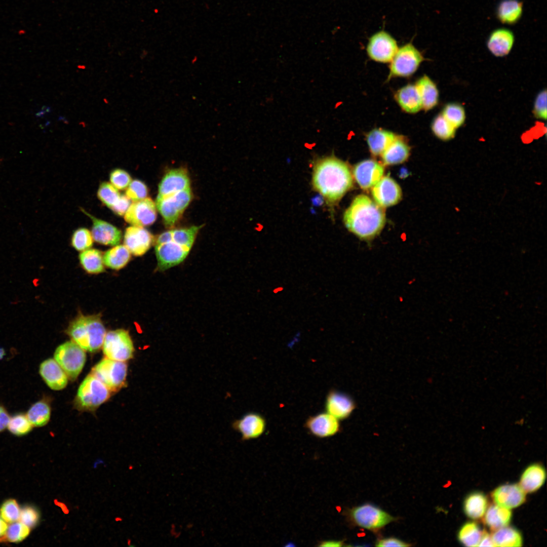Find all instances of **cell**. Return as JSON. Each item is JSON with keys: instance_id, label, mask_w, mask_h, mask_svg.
<instances>
[{"instance_id": "1", "label": "cell", "mask_w": 547, "mask_h": 547, "mask_svg": "<svg viewBox=\"0 0 547 547\" xmlns=\"http://www.w3.org/2000/svg\"><path fill=\"white\" fill-rule=\"evenodd\" d=\"M312 184L315 190L332 205L353 186V177L347 164L333 156L318 159L314 165Z\"/></svg>"}, {"instance_id": "2", "label": "cell", "mask_w": 547, "mask_h": 547, "mask_svg": "<svg viewBox=\"0 0 547 547\" xmlns=\"http://www.w3.org/2000/svg\"><path fill=\"white\" fill-rule=\"evenodd\" d=\"M343 220L349 231L361 240L369 241L383 228L385 215L383 207L368 196L360 194L345 211Z\"/></svg>"}, {"instance_id": "3", "label": "cell", "mask_w": 547, "mask_h": 547, "mask_svg": "<svg viewBox=\"0 0 547 547\" xmlns=\"http://www.w3.org/2000/svg\"><path fill=\"white\" fill-rule=\"evenodd\" d=\"M66 333L85 350L95 352L102 346L106 330L99 316L81 315L69 324Z\"/></svg>"}, {"instance_id": "4", "label": "cell", "mask_w": 547, "mask_h": 547, "mask_svg": "<svg viewBox=\"0 0 547 547\" xmlns=\"http://www.w3.org/2000/svg\"><path fill=\"white\" fill-rule=\"evenodd\" d=\"M346 516L353 525L372 531H377L396 520L387 512L369 503L348 510Z\"/></svg>"}, {"instance_id": "5", "label": "cell", "mask_w": 547, "mask_h": 547, "mask_svg": "<svg viewBox=\"0 0 547 547\" xmlns=\"http://www.w3.org/2000/svg\"><path fill=\"white\" fill-rule=\"evenodd\" d=\"M110 393L107 386L91 373L79 387L75 404L81 410L93 411L109 398Z\"/></svg>"}, {"instance_id": "6", "label": "cell", "mask_w": 547, "mask_h": 547, "mask_svg": "<svg viewBox=\"0 0 547 547\" xmlns=\"http://www.w3.org/2000/svg\"><path fill=\"white\" fill-rule=\"evenodd\" d=\"M54 359L70 380H75L82 371L86 359L85 350L73 341L59 345L54 353Z\"/></svg>"}, {"instance_id": "7", "label": "cell", "mask_w": 547, "mask_h": 547, "mask_svg": "<svg viewBox=\"0 0 547 547\" xmlns=\"http://www.w3.org/2000/svg\"><path fill=\"white\" fill-rule=\"evenodd\" d=\"M424 60L421 52L411 43L399 48L390 62L388 80L394 77H407L413 74Z\"/></svg>"}, {"instance_id": "8", "label": "cell", "mask_w": 547, "mask_h": 547, "mask_svg": "<svg viewBox=\"0 0 547 547\" xmlns=\"http://www.w3.org/2000/svg\"><path fill=\"white\" fill-rule=\"evenodd\" d=\"M191 198L190 187L170 196L157 197L156 207L167 226L174 225L189 205Z\"/></svg>"}, {"instance_id": "9", "label": "cell", "mask_w": 547, "mask_h": 547, "mask_svg": "<svg viewBox=\"0 0 547 547\" xmlns=\"http://www.w3.org/2000/svg\"><path fill=\"white\" fill-rule=\"evenodd\" d=\"M106 358L125 362L133 356L134 348L128 332L124 329L112 330L106 333L102 344Z\"/></svg>"}, {"instance_id": "10", "label": "cell", "mask_w": 547, "mask_h": 547, "mask_svg": "<svg viewBox=\"0 0 547 547\" xmlns=\"http://www.w3.org/2000/svg\"><path fill=\"white\" fill-rule=\"evenodd\" d=\"M127 373V365L125 362L106 358L94 367L92 374L113 392L118 390L125 384Z\"/></svg>"}, {"instance_id": "11", "label": "cell", "mask_w": 547, "mask_h": 547, "mask_svg": "<svg viewBox=\"0 0 547 547\" xmlns=\"http://www.w3.org/2000/svg\"><path fill=\"white\" fill-rule=\"evenodd\" d=\"M399 49L396 39L386 31L379 30L369 38L367 53L373 60L381 63L390 62Z\"/></svg>"}, {"instance_id": "12", "label": "cell", "mask_w": 547, "mask_h": 547, "mask_svg": "<svg viewBox=\"0 0 547 547\" xmlns=\"http://www.w3.org/2000/svg\"><path fill=\"white\" fill-rule=\"evenodd\" d=\"M190 250L173 239L165 243L156 244L155 253L158 269L164 271L180 264L186 258Z\"/></svg>"}, {"instance_id": "13", "label": "cell", "mask_w": 547, "mask_h": 547, "mask_svg": "<svg viewBox=\"0 0 547 547\" xmlns=\"http://www.w3.org/2000/svg\"><path fill=\"white\" fill-rule=\"evenodd\" d=\"M157 218L156 205L148 198L134 202L124 215L125 220L133 226H147Z\"/></svg>"}, {"instance_id": "14", "label": "cell", "mask_w": 547, "mask_h": 547, "mask_svg": "<svg viewBox=\"0 0 547 547\" xmlns=\"http://www.w3.org/2000/svg\"><path fill=\"white\" fill-rule=\"evenodd\" d=\"M372 194L375 202L382 207L395 205L402 198L399 185L388 176H383L372 187Z\"/></svg>"}, {"instance_id": "15", "label": "cell", "mask_w": 547, "mask_h": 547, "mask_svg": "<svg viewBox=\"0 0 547 547\" xmlns=\"http://www.w3.org/2000/svg\"><path fill=\"white\" fill-rule=\"evenodd\" d=\"M304 426L310 434L319 438L332 437L340 429L339 420L327 412L309 417L306 420Z\"/></svg>"}, {"instance_id": "16", "label": "cell", "mask_w": 547, "mask_h": 547, "mask_svg": "<svg viewBox=\"0 0 547 547\" xmlns=\"http://www.w3.org/2000/svg\"><path fill=\"white\" fill-rule=\"evenodd\" d=\"M384 168L377 162L367 160L357 164L353 169V177L363 189L372 188L383 176Z\"/></svg>"}, {"instance_id": "17", "label": "cell", "mask_w": 547, "mask_h": 547, "mask_svg": "<svg viewBox=\"0 0 547 547\" xmlns=\"http://www.w3.org/2000/svg\"><path fill=\"white\" fill-rule=\"evenodd\" d=\"M153 241L151 233L143 227L132 226L125 230V246L135 256L144 254L150 248Z\"/></svg>"}, {"instance_id": "18", "label": "cell", "mask_w": 547, "mask_h": 547, "mask_svg": "<svg viewBox=\"0 0 547 547\" xmlns=\"http://www.w3.org/2000/svg\"><path fill=\"white\" fill-rule=\"evenodd\" d=\"M232 427L241 435L243 440H249L259 438L264 433L266 421L261 414L250 412L234 421Z\"/></svg>"}, {"instance_id": "19", "label": "cell", "mask_w": 547, "mask_h": 547, "mask_svg": "<svg viewBox=\"0 0 547 547\" xmlns=\"http://www.w3.org/2000/svg\"><path fill=\"white\" fill-rule=\"evenodd\" d=\"M355 408L356 405L353 399L345 393L331 390L326 397V412L339 420L348 418Z\"/></svg>"}, {"instance_id": "20", "label": "cell", "mask_w": 547, "mask_h": 547, "mask_svg": "<svg viewBox=\"0 0 547 547\" xmlns=\"http://www.w3.org/2000/svg\"><path fill=\"white\" fill-rule=\"evenodd\" d=\"M82 211L92 220V235L96 242L108 246H116L121 241V231L112 224L92 216L85 210Z\"/></svg>"}, {"instance_id": "21", "label": "cell", "mask_w": 547, "mask_h": 547, "mask_svg": "<svg viewBox=\"0 0 547 547\" xmlns=\"http://www.w3.org/2000/svg\"><path fill=\"white\" fill-rule=\"evenodd\" d=\"M492 497L496 505L507 509L518 507L525 500V491L519 485H503L492 493Z\"/></svg>"}, {"instance_id": "22", "label": "cell", "mask_w": 547, "mask_h": 547, "mask_svg": "<svg viewBox=\"0 0 547 547\" xmlns=\"http://www.w3.org/2000/svg\"><path fill=\"white\" fill-rule=\"evenodd\" d=\"M39 373L46 384L53 390H61L67 384V375L55 359L50 358L42 362Z\"/></svg>"}, {"instance_id": "23", "label": "cell", "mask_w": 547, "mask_h": 547, "mask_svg": "<svg viewBox=\"0 0 547 547\" xmlns=\"http://www.w3.org/2000/svg\"><path fill=\"white\" fill-rule=\"evenodd\" d=\"M190 187L188 174L183 168L169 171L163 177L159 185L158 197L170 196Z\"/></svg>"}, {"instance_id": "24", "label": "cell", "mask_w": 547, "mask_h": 547, "mask_svg": "<svg viewBox=\"0 0 547 547\" xmlns=\"http://www.w3.org/2000/svg\"><path fill=\"white\" fill-rule=\"evenodd\" d=\"M515 40L513 32L506 28L493 30L488 36L487 47L496 57H503L509 54Z\"/></svg>"}, {"instance_id": "25", "label": "cell", "mask_w": 547, "mask_h": 547, "mask_svg": "<svg viewBox=\"0 0 547 547\" xmlns=\"http://www.w3.org/2000/svg\"><path fill=\"white\" fill-rule=\"evenodd\" d=\"M523 12V4L519 0H502L497 5L495 16L503 24L514 25L521 19Z\"/></svg>"}, {"instance_id": "26", "label": "cell", "mask_w": 547, "mask_h": 547, "mask_svg": "<svg viewBox=\"0 0 547 547\" xmlns=\"http://www.w3.org/2000/svg\"><path fill=\"white\" fill-rule=\"evenodd\" d=\"M395 98L406 112L415 113L422 109L420 97L415 85L408 84L403 87L397 91Z\"/></svg>"}, {"instance_id": "27", "label": "cell", "mask_w": 547, "mask_h": 547, "mask_svg": "<svg viewBox=\"0 0 547 547\" xmlns=\"http://www.w3.org/2000/svg\"><path fill=\"white\" fill-rule=\"evenodd\" d=\"M410 148L405 139L397 136L381 155L383 164L392 165L406 161L410 154Z\"/></svg>"}, {"instance_id": "28", "label": "cell", "mask_w": 547, "mask_h": 547, "mask_svg": "<svg viewBox=\"0 0 547 547\" xmlns=\"http://www.w3.org/2000/svg\"><path fill=\"white\" fill-rule=\"evenodd\" d=\"M425 111L434 108L438 103L439 91L436 84L426 75L420 77L415 84Z\"/></svg>"}, {"instance_id": "29", "label": "cell", "mask_w": 547, "mask_h": 547, "mask_svg": "<svg viewBox=\"0 0 547 547\" xmlns=\"http://www.w3.org/2000/svg\"><path fill=\"white\" fill-rule=\"evenodd\" d=\"M396 136L390 131L376 128L367 134L366 141L371 153L375 156H381Z\"/></svg>"}, {"instance_id": "30", "label": "cell", "mask_w": 547, "mask_h": 547, "mask_svg": "<svg viewBox=\"0 0 547 547\" xmlns=\"http://www.w3.org/2000/svg\"><path fill=\"white\" fill-rule=\"evenodd\" d=\"M545 479V471L538 464L528 466L523 472L520 479V486L527 493L538 490L543 484Z\"/></svg>"}, {"instance_id": "31", "label": "cell", "mask_w": 547, "mask_h": 547, "mask_svg": "<svg viewBox=\"0 0 547 547\" xmlns=\"http://www.w3.org/2000/svg\"><path fill=\"white\" fill-rule=\"evenodd\" d=\"M511 512L509 509L497 505H492L488 509L484 522L491 530H496L507 526L511 521Z\"/></svg>"}, {"instance_id": "32", "label": "cell", "mask_w": 547, "mask_h": 547, "mask_svg": "<svg viewBox=\"0 0 547 547\" xmlns=\"http://www.w3.org/2000/svg\"><path fill=\"white\" fill-rule=\"evenodd\" d=\"M104 264L116 270L124 267L131 258V252L125 245H116L107 250L103 257Z\"/></svg>"}, {"instance_id": "33", "label": "cell", "mask_w": 547, "mask_h": 547, "mask_svg": "<svg viewBox=\"0 0 547 547\" xmlns=\"http://www.w3.org/2000/svg\"><path fill=\"white\" fill-rule=\"evenodd\" d=\"M491 537L494 546H521L522 545L521 534L512 527L506 526L497 529Z\"/></svg>"}, {"instance_id": "34", "label": "cell", "mask_w": 547, "mask_h": 547, "mask_svg": "<svg viewBox=\"0 0 547 547\" xmlns=\"http://www.w3.org/2000/svg\"><path fill=\"white\" fill-rule=\"evenodd\" d=\"M26 416L33 426H44L50 418V406L45 400L38 401L29 407Z\"/></svg>"}, {"instance_id": "35", "label": "cell", "mask_w": 547, "mask_h": 547, "mask_svg": "<svg viewBox=\"0 0 547 547\" xmlns=\"http://www.w3.org/2000/svg\"><path fill=\"white\" fill-rule=\"evenodd\" d=\"M100 251L91 249L83 251L79 255L81 265L90 274H99L104 270L103 258Z\"/></svg>"}, {"instance_id": "36", "label": "cell", "mask_w": 547, "mask_h": 547, "mask_svg": "<svg viewBox=\"0 0 547 547\" xmlns=\"http://www.w3.org/2000/svg\"><path fill=\"white\" fill-rule=\"evenodd\" d=\"M487 505L486 497L480 492L469 495L464 502V511L466 515L473 519L481 518L484 515Z\"/></svg>"}, {"instance_id": "37", "label": "cell", "mask_w": 547, "mask_h": 547, "mask_svg": "<svg viewBox=\"0 0 547 547\" xmlns=\"http://www.w3.org/2000/svg\"><path fill=\"white\" fill-rule=\"evenodd\" d=\"M482 531L474 522L464 524L458 532L459 541L467 546H478L481 540Z\"/></svg>"}, {"instance_id": "38", "label": "cell", "mask_w": 547, "mask_h": 547, "mask_svg": "<svg viewBox=\"0 0 547 547\" xmlns=\"http://www.w3.org/2000/svg\"><path fill=\"white\" fill-rule=\"evenodd\" d=\"M434 135L443 141H448L454 138L456 129L445 118L442 113L437 115L431 125Z\"/></svg>"}, {"instance_id": "39", "label": "cell", "mask_w": 547, "mask_h": 547, "mask_svg": "<svg viewBox=\"0 0 547 547\" xmlns=\"http://www.w3.org/2000/svg\"><path fill=\"white\" fill-rule=\"evenodd\" d=\"M456 129L461 127L465 120V112L462 105L456 102L449 103L444 107L441 113Z\"/></svg>"}, {"instance_id": "40", "label": "cell", "mask_w": 547, "mask_h": 547, "mask_svg": "<svg viewBox=\"0 0 547 547\" xmlns=\"http://www.w3.org/2000/svg\"><path fill=\"white\" fill-rule=\"evenodd\" d=\"M33 425L29 421L26 414L17 413L10 417L8 428L13 435L18 436L25 435L29 433Z\"/></svg>"}, {"instance_id": "41", "label": "cell", "mask_w": 547, "mask_h": 547, "mask_svg": "<svg viewBox=\"0 0 547 547\" xmlns=\"http://www.w3.org/2000/svg\"><path fill=\"white\" fill-rule=\"evenodd\" d=\"M201 226H193L189 228H179L172 230V239L175 242L191 249Z\"/></svg>"}, {"instance_id": "42", "label": "cell", "mask_w": 547, "mask_h": 547, "mask_svg": "<svg viewBox=\"0 0 547 547\" xmlns=\"http://www.w3.org/2000/svg\"><path fill=\"white\" fill-rule=\"evenodd\" d=\"M120 196L118 189L107 182L101 183L97 191L98 199L109 208L115 204Z\"/></svg>"}, {"instance_id": "43", "label": "cell", "mask_w": 547, "mask_h": 547, "mask_svg": "<svg viewBox=\"0 0 547 547\" xmlns=\"http://www.w3.org/2000/svg\"><path fill=\"white\" fill-rule=\"evenodd\" d=\"M93 243L92 233L88 229L79 228L73 233L71 244L76 250L83 251L88 250L93 246Z\"/></svg>"}, {"instance_id": "44", "label": "cell", "mask_w": 547, "mask_h": 547, "mask_svg": "<svg viewBox=\"0 0 547 547\" xmlns=\"http://www.w3.org/2000/svg\"><path fill=\"white\" fill-rule=\"evenodd\" d=\"M29 532V527L17 521L8 526L6 539L12 542H18L25 539Z\"/></svg>"}, {"instance_id": "45", "label": "cell", "mask_w": 547, "mask_h": 547, "mask_svg": "<svg viewBox=\"0 0 547 547\" xmlns=\"http://www.w3.org/2000/svg\"><path fill=\"white\" fill-rule=\"evenodd\" d=\"M21 510L17 501L12 499L5 501L0 508V517L6 522L19 521Z\"/></svg>"}, {"instance_id": "46", "label": "cell", "mask_w": 547, "mask_h": 547, "mask_svg": "<svg viewBox=\"0 0 547 547\" xmlns=\"http://www.w3.org/2000/svg\"><path fill=\"white\" fill-rule=\"evenodd\" d=\"M148 190L146 184L138 179L131 181L126 191V196L131 201L136 202L147 198Z\"/></svg>"}, {"instance_id": "47", "label": "cell", "mask_w": 547, "mask_h": 547, "mask_svg": "<svg viewBox=\"0 0 547 547\" xmlns=\"http://www.w3.org/2000/svg\"><path fill=\"white\" fill-rule=\"evenodd\" d=\"M109 179L111 184L119 190L127 188L132 181L130 174L121 169L113 170L110 173Z\"/></svg>"}, {"instance_id": "48", "label": "cell", "mask_w": 547, "mask_h": 547, "mask_svg": "<svg viewBox=\"0 0 547 547\" xmlns=\"http://www.w3.org/2000/svg\"><path fill=\"white\" fill-rule=\"evenodd\" d=\"M533 113L536 118L546 120V90L540 91L536 97Z\"/></svg>"}, {"instance_id": "49", "label": "cell", "mask_w": 547, "mask_h": 547, "mask_svg": "<svg viewBox=\"0 0 547 547\" xmlns=\"http://www.w3.org/2000/svg\"><path fill=\"white\" fill-rule=\"evenodd\" d=\"M38 519L39 514L33 507L25 506L21 510L19 521L30 528L36 525Z\"/></svg>"}, {"instance_id": "50", "label": "cell", "mask_w": 547, "mask_h": 547, "mask_svg": "<svg viewBox=\"0 0 547 547\" xmlns=\"http://www.w3.org/2000/svg\"><path fill=\"white\" fill-rule=\"evenodd\" d=\"M131 204V200L126 195L121 194L118 201L110 209L116 215L123 216Z\"/></svg>"}, {"instance_id": "51", "label": "cell", "mask_w": 547, "mask_h": 547, "mask_svg": "<svg viewBox=\"0 0 547 547\" xmlns=\"http://www.w3.org/2000/svg\"><path fill=\"white\" fill-rule=\"evenodd\" d=\"M412 545L395 537H387L378 540L375 546L378 547L384 546H410Z\"/></svg>"}, {"instance_id": "52", "label": "cell", "mask_w": 547, "mask_h": 547, "mask_svg": "<svg viewBox=\"0 0 547 547\" xmlns=\"http://www.w3.org/2000/svg\"><path fill=\"white\" fill-rule=\"evenodd\" d=\"M10 416L6 409L0 405V432L3 431L8 426Z\"/></svg>"}, {"instance_id": "53", "label": "cell", "mask_w": 547, "mask_h": 547, "mask_svg": "<svg viewBox=\"0 0 547 547\" xmlns=\"http://www.w3.org/2000/svg\"><path fill=\"white\" fill-rule=\"evenodd\" d=\"M479 546H494L491 536L486 531H482V534Z\"/></svg>"}, {"instance_id": "54", "label": "cell", "mask_w": 547, "mask_h": 547, "mask_svg": "<svg viewBox=\"0 0 547 547\" xmlns=\"http://www.w3.org/2000/svg\"><path fill=\"white\" fill-rule=\"evenodd\" d=\"M172 240V230L165 231L160 234L155 240V245L168 242Z\"/></svg>"}, {"instance_id": "55", "label": "cell", "mask_w": 547, "mask_h": 547, "mask_svg": "<svg viewBox=\"0 0 547 547\" xmlns=\"http://www.w3.org/2000/svg\"><path fill=\"white\" fill-rule=\"evenodd\" d=\"M343 540H327L320 541L318 544V546H342L344 545Z\"/></svg>"}, {"instance_id": "56", "label": "cell", "mask_w": 547, "mask_h": 547, "mask_svg": "<svg viewBox=\"0 0 547 547\" xmlns=\"http://www.w3.org/2000/svg\"><path fill=\"white\" fill-rule=\"evenodd\" d=\"M7 528L6 522L0 517V542L6 539Z\"/></svg>"}, {"instance_id": "57", "label": "cell", "mask_w": 547, "mask_h": 547, "mask_svg": "<svg viewBox=\"0 0 547 547\" xmlns=\"http://www.w3.org/2000/svg\"><path fill=\"white\" fill-rule=\"evenodd\" d=\"M5 350L4 348H0V359H1L5 355Z\"/></svg>"}, {"instance_id": "58", "label": "cell", "mask_w": 547, "mask_h": 547, "mask_svg": "<svg viewBox=\"0 0 547 547\" xmlns=\"http://www.w3.org/2000/svg\"><path fill=\"white\" fill-rule=\"evenodd\" d=\"M66 118L64 116H59V118H58V121H63Z\"/></svg>"}]
</instances>
